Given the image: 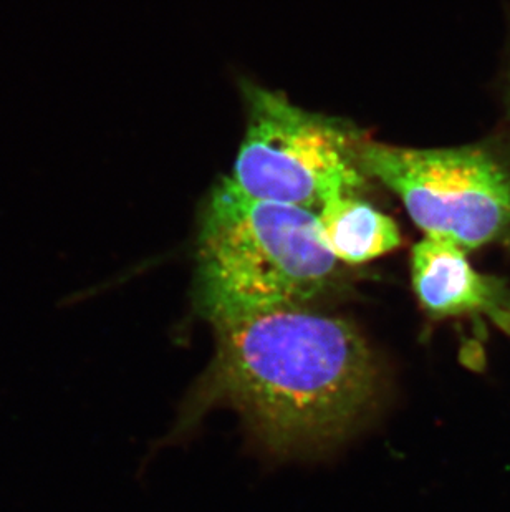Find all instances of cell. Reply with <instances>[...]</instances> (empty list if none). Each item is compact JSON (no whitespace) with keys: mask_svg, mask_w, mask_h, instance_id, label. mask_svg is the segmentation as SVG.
<instances>
[{"mask_svg":"<svg viewBox=\"0 0 510 512\" xmlns=\"http://www.w3.org/2000/svg\"><path fill=\"white\" fill-rule=\"evenodd\" d=\"M214 329L216 355L183 426L231 406L269 450L299 455L337 445L375 408L380 370L348 320L285 307Z\"/></svg>","mask_w":510,"mask_h":512,"instance_id":"cell-1","label":"cell"},{"mask_svg":"<svg viewBox=\"0 0 510 512\" xmlns=\"http://www.w3.org/2000/svg\"><path fill=\"white\" fill-rule=\"evenodd\" d=\"M317 213L249 198L222 179L198 237V305L212 324L307 307L337 277Z\"/></svg>","mask_w":510,"mask_h":512,"instance_id":"cell-2","label":"cell"},{"mask_svg":"<svg viewBox=\"0 0 510 512\" xmlns=\"http://www.w3.org/2000/svg\"><path fill=\"white\" fill-rule=\"evenodd\" d=\"M246 136L229 179L249 198L318 213L365 183L360 141L335 121L295 107L282 93L246 90Z\"/></svg>","mask_w":510,"mask_h":512,"instance_id":"cell-3","label":"cell"},{"mask_svg":"<svg viewBox=\"0 0 510 512\" xmlns=\"http://www.w3.org/2000/svg\"><path fill=\"white\" fill-rule=\"evenodd\" d=\"M358 153L361 170L400 196L424 236L464 251L510 241V173L486 150L360 141Z\"/></svg>","mask_w":510,"mask_h":512,"instance_id":"cell-4","label":"cell"},{"mask_svg":"<svg viewBox=\"0 0 510 512\" xmlns=\"http://www.w3.org/2000/svg\"><path fill=\"white\" fill-rule=\"evenodd\" d=\"M413 287L433 317H487L510 335V289L499 277L477 272L467 251L453 242L424 236L411 254Z\"/></svg>","mask_w":510,"mask_h":512,"instance_id":"cell-5","label":"cell"},{"mask_svg":"<svg viewBox=\"0 0 510 512\" xmlns=\"http://www.w3.org/2000/svg\"><path fill=\"white\" fill-rule=\"evenodd\" d=\"M317 218L323 246L338 262L365 264L401 244L395 221L355 194L330 199Z\"/></svg>","mask_w":510,"mask_h":512,"instance_id":"cell-6","label":"cell"}]
</instances>
